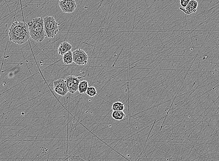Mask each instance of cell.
I'll return each mask as SVG.
<instances>
[{"mask_svg": "<svg viewBox=\"0 0 219 161\" xmlns=\"http://www.w3.org/2000/svg\"><path fill=\"white\" fill-rule=\"evenodd\" d=\"M63 60L65 65H69L73 62V61L72 51V50L68 51L63 55Z\"/></svg>", "mask_w": 219, "mask_h": 161, "instance_id": "8fae6325", "label": "cell"}, {"mask_svg": "<svg viewBox=\"0 0 219 161\" xmlns=\"http://www.w3.org/2000/svg\"><path fill=\"white\" fill-rule=\"evenodd\" d=\"M112 117L117 121H122L126 117L123 111H113L112 114Z\"/></svg>", "mask_w": 219, "mask_h": 161, "instance_id": "7c38bea8", "label": "cell"}, {"mask_svg": "<svg viewBox=\"0 0 219 161\" xmlns=\"http://www.w3.org/2000/svg\"><path fill=\"white\" fill-rule=\"evenodd\" d=\"M124 104L121 102H116L112 105L113 111H123L125 108Z\"/></svg>", "mask_w": 219, "mask_h": 161, "instance_id": "5bb4252c", "label": "cell"}, {"mask_svg": "<svg viewBox=\"0 0 219 161\" xmlns=\"http://www.w3.org/2000/svg\"><path fill=\"white\" fill-rule=\"evenodd\" d=\"M190 0H180V5L182 8H185L187 7Z\"/></svg>", "mask_w": 219, "mask_h": 161, "instance_id": "2e32d148", "label": "cell"}, {"mask_svg": "<svg viewBox=\"0 0 219 161\" xmlns=\"http://www.w3.org/2000/svg\"><path fill=\"white\" fill-rule=\"evenodd\" d=\"M57 161H89L82 158L79 156L71 155L59 158Z\"/></svg>", "mask_w": 219, "mask_h": 161, "instance_id": "30bf717a", "label": "cell"}, {"mask_svg": "<svg viewBox=\"0 0 219 161\" xmlns=\"http://www.w3.org/2000/svg\"><path fill=\"white\" fill-rule=\"evenodd\" d=\"M59 5L62 12L68 14L73 13L76 8V2L75 0H64L60 1Z\"/></svg>", "mask_w": 219, "mask_h": 161, "instance_id": "52a82bcc", "label": "cell"}, {"mask_svg": "<svg viewBox=\"0 0 219 161\" xmlns=\"http://www.w3.org/2000/svg\"><path fill=\"white\" fill-rule=\"evenodd\" d=\"M29 34L34 41L41 42L47 37L44 28V23L43 18H35L28 23Z\"/></svg>", "mask_w": 219, "mask_h": 161, "instance_id": "7a4b0ae2", "label": "cell"}, {"mask_svg": "<svg viewBox=\"0 0 219 161\" xmlns=\"http://www.w3.org/2000/svg\"><path fill=\"white\" fill-rule=\"evenodd\" d=\"M44 28L47 37L55 38L59 31V24L53 17L47 16L43 19Z\"/></svg>", "mask_w": 219, "mask_h": 161, "instance_id": "3957f363", "label": "cell"}, {"mask_svg": "<svg viewBox=\"0 0 219 161\" xmlns=\"http://www.w3.org/2000/svg\"><path fill=\"white\" fill-rule=\"evenodd\" d=\"M72 45L67 42H64L60 44L58 49V53L59 55L63 56L68 51L72 49Z\"/></svg>", "mask_w": 219, "mask_h": 161, "instance_id": "9c48e42d", "label": "cell"}, {"mask_svg": "<svg viewBox=\"0 0 219 161\" xmlns=\"http://www.w3.org/2000/svg\"><path fill=\"white\" fill-rule=\"evenodd\" d=\"M73 61L74 63L79 66L87 64L88 62V55L81 49H78L72 52Z\"/></svg>", "mask_w": 219, "mask_h": 161, "instance_id": "277c9868", "label": "cell"}, {"mask_svg": "<svg viewBox=\"0 0 219 161\" xmlns=\"http://www.w3.org/2000/svg\"><path fill=\"white\" fill-rule=\"evenodd\" d=\"M9 39L10 41L22 45L28 41L30 34L27 24L21 21H16L9 29Z\"/></svg>", "mask_w": 219, "mask_h": 161, "instance_id": "6da1fadb", "label": "cell"}, {"mask_svg": "<svg viewBox=\"0 0 219 161\" xmlns=\"http://www.w3.org/2000/svg\"><path fill=\"white\" fill-rule=\"evenodd\" d=\"M86 94L88 95L89 97H95L97 95V91L96 88L93 86L91 87H88L86 91Z\"/></svg>", "mask_w": 219, "mask_h": 161, "instance_id": "9a60e30c", "label": "cell"}, {"mask_svg": "<svg viewBox=\"0 0 219 161\" xmlns=\"http://www.w3.org/2000/svg\"><path fill=\"white\" fill-rule=\"evenodd\" d=\"M88 87H89V84H88V82L86 80L82 81L79 82V85H78V92L80 94L86 93Z\"/></svg>", "mask_w": 219, "mask_h": 161, "instance_id": "4fadbf2b", "label": "cell"}, {"mask_svg": "<svg viewBox=\"0 0 219 161\" xmlns=\"http://www.w3.org/2000/svg\"><path fill=\"white\" fill-rule=\"evenodd\" d=\"M59 1H64V0H59Z\"/></svg>", "mask_w": 219, "mask_h": 161, "instance_id": "e0dca14e", "label": "cell"}, {"mask_svg": "<svg viewBox=\"0 0 219 161\" xmlns=\"http://www.w3.org/2000/svg\"><path fill=\"white\" fill-rule=\"evenodd\" d=\"M198 6V2L196 0H190L187 7L185 8L180 7V9L187 15H190L196 12Z\"/></svg>", "mask_w": 219, "mask_h": 161, "instance_id": "ba28073f", "label": "cell"}, {"mask_svg": "<svg viewBox=\"0 0 219 161\" xmlns=\"http://www.w3.org/2000/svg\"><path fill=\"white\" fill-rule=\"evenodd\" d=\"M80 77L74 75H68L66 77L65 81L69 92L73 94L78 91V85L79 82H80Z\"/></svg>", "mask_w": 219, "mask_h": 161, "instance_id": "5b68a950", "label": "cell"}, {"mask_svg": "<svg viewBox=\"0 0 219 161\" xmlns=\"http://www.w3.org/2000/svg\"><path fill=\"white\" fill-rule=\"evenodd\" d=\"M54 90L58 95L65 97L69 92L65 79L60 78L53 82Z\"/></svg>", "mask_w": 219, "mask_h": 161, "instance_id": "8992f818", "label": "cell"}]
</instances>
